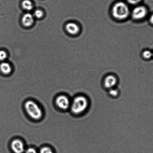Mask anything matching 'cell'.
Masks as SVG:
<instances>
[{"instance_id": "6da1fadb", "label": "cell", "mask_w": 153, "mask_h": 153, "mask_svg": "<svg viewBox=\"0 0 153 153\" xmlns=\"http://www.w3.org/2000/svg\"><path fill=\"white\" fill-rule=\"evenodd\" d=\"M89 106V100L87 97L84 95H79L73 99L70 108L73 114L79 115L84 113L87 110Z\"/></svg>"}, {"instance_id": "7a4b0ae2", "label": "cell", "mask_w": 153, "mask_h": 153, "mask_svg": "<svg viewBox=\"0 0 153 153\" xmlns=\"http://www.w3.org/2000/svg\"><path fill=\"white\" fill-rule=\"evenodd\" d=\"M25 108L27 114L33 119L40 120L43 117V111L41 109L37 103L32 100H28L25 102Z\"/></svg>"}, {"instance_id": "3957f363", "label": "cell", "mask_w": 153, "mask_h": 153, "mask_svg": "<svg viewBox=\"0 0 153 153\" xmlns=\"http://www.w3.org/2000/svg\"><path fill=\"white\" fill-rule=\"evenodd\" d=\"M112 13L115 19H124L128 17L130 10L128 6L125 3L118 2L114 5L112 8Z\"/></svg>"}, {"instance_id": "277c9868", "label": "cell", "mask_w": 153, "mask_h": 153, "mask_svg": "<svg viewBox=\"0 0 153 153\" xmlns=\"http://www.w3.org/2000/svg\"><path fill=\"white\" fill-rule=\"evenodd\" d=\"M55 103L58 108L64 110H67L70 108L71 104L68 97L63 95H60L57 97Z\"/></svg>"}, {"instance_id": "5b68a950", "label": "cell", "mask_w": 153, "mask_h": 153, "mask_svg": "<svg viewBox=\"0 0 153 153\" xmlns=\"http://www.w3.org/2000/svg\"><path fill=\"white\" fill-rule=\"evenodd\" d=\"M118 83L117 78L113 75H109L105 77L103 82V86L108 90L116 87Z\"/></svg>"}, {"instance_id": "8992f818", "label": "cell", "mask_w": 153, "mask_h": 153, "mask_svg": "<svg viewBox=\"0 0 153 153\" xmlns=\"http://www.w3.org/2000/svg\"><path fill=\"white\" fill-rule=\"evenodd\" d=\"M147 13V9L143 6H139L134 8L132 13V16L135 19H143L146 16Z\"/></svg>"}, {"instance_id": "52a82bcc", "label": "cell", "mask_w": 153, "mask_h": 153, "mask_svg": "<svg viewBox=\"0 0 153 153\" xmlns=\"http://www.w3.org/2000/svg\"><path fill=\"white\" fill-rule=\"evenodd\" d=\"M10 147L15 153H23L25 151V145L19 139H16L12 141Z\"/></svg>"}, {"instance_id": "ba28073f", "label": "cell", "mask_w": 153, "mask_h": 153, "mask_svg": "<svg viewBox=\"0 0 153 153\" xmlns=\"http://www.w3.org/2000/svg\"><path fill=\"white\" fill-rule=\"evenodd\" d=\"M22 23L24 26L30 27L34 23V16L31 13H26L24 14L22 18Z\"/></svg>"}, {"instance_id": "9c48e42d", "label": "cell", "mask_w": 153, "mask_h": 153, "mask_svg": "<svg viewBox=\"0 0 153 153\" xmlns=\"http://www.w3.org/2000/svg\"><path fill=\"white\" fill-rule=\"evenodd\" d=\"M66 29L69 33L76 35L79 33V27L77 24L74 22H69L66 26Z\"/></svg>"}, {"instance_id": "30bf717a", "label": "cell", "mask_w": 153, "mask_h": 153, "mask_svg": "<svg viewBox=\"0 0 153 153\" xmlns=\"http://www.w3.org/2000/svg\"><path fill=\"white\" fill-rule=\"evenodd\" d=\"M0 71L4 74H10L12 71L11 66L8 63L3 62L0 64Z\"/></svg>"}, {"instance_id": "8fae6325", "label": "cell", "mask_w": 153, "mask_h": 153, "mask_svg": "<svg viewBox=\"0 0 153 153\" xmlns=\"http://www.w3.org/2000/svg\"><path fill=\"white\" fill-rule=\"evenodd\" d=\"M22 7L25 10L30 11L33 8V4L30 0H24L22 4Z\"/></svg>"}, {"instance_id": "7c38bea8", "label": "cell", "mask_w": 153, "mask_h": 153, "mask_svg": "<svg viewBox=\"0 0 153 153\" xmlns=\"http://www.w3.org/2000/svg\"><path fill=\"white\" fill-rule=\"evenodd\" d=\"M108 91L109 95L112 97H116L119 95V90L116 88H111L108 90Z\"/></svg>"}, {"instance_id": "4fadbf2b", "label": "cell", "mask_w": 153, "mask_h": 153, "mask_svg": "<svg viewBox=\"0 0 153 153\" xmlns=\"http://www.w3.org/2000/svg\"><path fill=\"white\" fill-rule=\"evenodd\" d=\"M142 55L145 59H149L152 57L153 56V53L150 51L146 50L143 52Z\"/></svg>"}, {"instance_id": "5bb4252c", "label": "cell", "mask_w": 153, "mask_h": 153, "mask_svg": "<svg viewBox=\"0 0 153 153\" xmlns=\"http://www.w3.org/2000/svg\"><path fill=\"white\" fill-rule=\"evenodd\" d=\"M43 13L42 10H37L34 12V16L37 19H40L43 17Z\"/></svg>"}, {"instance_id": "9a60e30c", "label": "cell", "mask_w": 153, "mask_h": 153, "mask_svg": "<svg viewBox=\"0 0 153 153\" xmlns=\"http://www.w3.org/2000/svg\"><path fill=\"white\" fill-rule=\"evenodd\" d=\"M40 153H53L51 149L48 147H42L40 150Z\"/></svg>"}, {"instance_id": "2e32d148", "label": "cell", "mask_w": 153, "mask_h": 153, "mask_svg": "<svg viewBox=\"0 0 153 153\" xmlns=\"http://www.w3.org/2000/svg\"><path fill=\"white\" fill-rule=\"evenodd\" d=\"M7 53L4 50L0 51V61H4L7 58Z\"/></svg>"}, {"instance_id": "e0dca14e", "label": "cell", "mask_w": 153, "mask_h": 153, "mask_svg": "<svg viewBox=\"0 0 153 153\" xmlns=\"http://www.w3.org/2000/svg\"><path fill=\"white\" fill-rule=\"evenodd\" d=\"M25 153H37V152L34 148H30L25 150Z\"/></svg>"}, {"instance_id": "ac0fdd59", "label": "cell", "mask_w": 153, "mask_h": 153, "mask_svg": "<svg viewBox=\"0 0 153 153\" xmlns=\"http://www.w3.org/2000/svg\"><path fill=\"white\" fill-rule=\"evenodd\" d=\"M127 1L130 4H135L140 2L141 0H127Z\"/></svg>"}, {"instance_id": "d6986e66", "label": "cell", "mask_w": 153, "mask_h": 153, "mask_svg": "<svg viewBox=\"0 0 153 153\" xmlns=\"http://www.w3.org/2000/svg\"><path fill=\"white\" fill-rule=\"evenodd\" d=\"M150 22L153 25V14L151 16L150 18Z\"/></svg>"}, {"instance_id": "ffe728a7", "label": "cell", "mask_w": 153, "mask_h": 153, "mask_svg": "<svg viewBox=\"0 0 153 153\" xmlns=\"http://www.w3.org/2000/svg\"></svg>"}]
</instances>
